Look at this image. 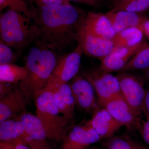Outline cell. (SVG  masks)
Listing matches in <instances>:
<instances>
[{
  "instance_id": "cell-1",
  "label": "cell",
  "mask_w": 149,
  "mask_h": 149,
  "mask_svg": "<svg viewBox=\"0 0 149 149\" xmlns=\"http://www.w3.org/2000/svg\"><path fill=\"white\" fill-rule=\"evenodd\" d=\"M31 3L38 29L34 42L37 46L61 52L77 42L84 10L70 3L41 6Z\"/></svg>"
},
{
  "instance_id": "cell-2",
  "label": "cell",
  "mask_w": 149,
  "mask_h": 149,
  "mask_svg": "<svg viewBox=\"0 0 149 149\" xmlns=\"http://www.w3.org/2000/svg\"><path fill=\"white\" fill-rule=\"evenodd\" d=\"M1 40L21 54L32 42L38 34L32 4L24 0H13L1 15Z\"/></svg>"
},
{
  "instance_id": "cell-3",
  "label": "cell",
  "mask_w": 149,
  "mask_h": 149,
  "mask_svg": "<svg viewBox=\"0 0 149 149\" xmlns=\"http://www.w3.org/2000/svg\"><path fill=\"white\" fill-rule=\"evenodd\" d=\"M58 61L54 52L37 46L30 49L26 60V79L19 84L28 104L34 101L45 91L48 81Z\"/></svg>"
},
{
  "instance_id": "cell-4",
  "label": "cell",
  "mask_w": 149,
  "mask_h": 149,
  "mask_svg": "<svg viewBox=\"0 0 149 149\" xmlns=\"http://www.w3.org/2000/svg\"><path fill=\"white\" fill-rule=\"evenodd\" d=\"M36 114L45 128L47 139L56 142H63L70 129L72 120L60 113L54 101L53 94L45 91L35 101Z\"/></svg>"
},
{
  "instance_id": "cell-5",
  "label": "cell",
  "mask_w": 149,
  "mask_h": 149,
  "mask_svg": "<svg viewBox=\"0 0 149 149\" xmlns=\"http://www.w3.org/2000/svg\"><path fill=\"white\" fill-rule=\"evenodd\" d=\"M83 53L82 48L77 45L74 51L61 57L51 75L45 91L53 94L62 85L73 79L79 71Z\"/></svg>"
},
{
  "instance_id": "cell-6",
  "label": "cell",
  "mask_w": 149,
  "mask_h": 149,
  "mask_svg": "<svg viewBox=\"0 0 149 149\" xmlns=\"http://www.w3.org/2000/svg\"><path fill=\"white\" fill-rule=\"evenodd\" d=\"M116 76L123 98L136 114L141 116L143 113L146 93L143 77L129 72H121Z\"/></svg>"
},
{
  "instance_id": "cell-7",
  "label": "cell",
  "mask_w": 149,
  "mask_h": 149,
  "mask_svg": "<svg viewBox=\"0 0 149 149\" xmlns=\"http://www.w3.org/2000/svg\"><path fill=\"white\" fill-rule=\"evenodd\" d=\"M83 75L93 85L102 107L112 99L122 96L116 76L104 72L100 67L85 72Z\"/></svg>"
},
{
  "instance_id": "cell-8",
  "label": "cell",
  "mask_w": 149,
  "mask_h": 149,
  "mask_svg": "<svg viewBox=\"0 0 149 149\" xmlns=\"http://www.w3.org/2000/svg\"><path fill=\"white\" fill-rule=\"evenodd\" d=\"M80 22L81 29L101 39L112 40L116 35L105 14L85 11L81 15Z\"/></svg>"
},
{
  "instance_id": "cell-9",
  "label": "cell",
  "mask_w": 149,
  "mask_h": 149,
  "mask_svg": "<svg viewBox=\"0 0 149 149\" xmlns=\"http://www.w3.org/2000/svg\"><path fill=\"white\" fill-rule=\"evenodd\" d=\"M70 85L79 109L87 113L95 112L98 109L95 91L83 75H76Z\"/></svg>"
},
{
  "instance_id": "cell-10",
  "label": "cell",
  "mask_w": 149,
  "mask_h": 149,
  "mask_svg": "<svg viewBox=\"0 0 149 149\" xmlns=\"http://www.w3.org/2000/svg\"><path fill=\"white\" fill-rule=\"evenodd\" d=\"M103 108L105 109L118 122L128 130L139 129L141 123V116L136 114L122 95L109 101Z\"/></svg>"
},
{
  "instance_id": "cell-11",
  "label": "cell",
  "mask_w": 149,
  "mask_h": 149,
  "mask_svg": "<svg viewBox=\"0 0 149 149\" xmlns=\"http://www.w3.org/2000/svg\"><path fill=\"white\" fill-rule=\"evenodd\" d=\"M26 96L18 85L0 98V123L26 111Z\"/></svg>"
},
{
  "instance_id": "cell-12",
  "label": "cell",
  "mask_w": 149,
  "mask_h": 149,
  "mask_svg": "<svg viewBox=\"0 0 149 149\" xmlns=\"http://www.w3.org/2000/svg\"><path fill=\"white\" fill-rule=\"evenodd\" d=\"M89 121L73 126L63 141V147L69 149H86L102 140Z\"/></svg>"
},
{
  "instance_id": "cell-13",
  "label": "cell",
  "mask_w": 149,
  "mask_h": 149,
  "mask_svg": "<svg viewBox=\"0 0 149 149\" xmlns=\"http://www.w3.org/2000/svg\"><path fill=\"white\" fill-rule=\"evenodd\" d=\"M147 43L143 41L130 47H114L110 53L100 60V68L107 73L120 71L136 52Z\"/></svg>"
},
{
  "instance_id": "cell-14",
  "label": "cell",
  "mask_w": 149,
  "mask_h": 149,
  "mask_svg": "<svg viewBox=\"0 0 149 149\" xmlns=\"http://www.w3.org/2000/svg\"><path fill=\"white\" fill-rule=\"evenodd\" d=\"M77 42L82 48L83 53L99 60L110 53L115 47L111 40L101 39L80 28L77 36Z\"/></svg>"
},
{
  "instance_id": "cell-15",
  "label": "cell",
  "mask_w": 149,
  "mask_h": 149,
  "mask_svg": "<svg viewBox=\"0 0 149 149\" xmlns=\"http://www.w3.org/2000/svg\"><path fill=\"white\" fill-rule=\"evenodd\" d=\"M89 121L102 139H108L113 137L115 133L123 126L103 107L96 111L92 119Z\"/></svg>"
},
{
  "instance_id": "cell-16",
  "label": "cell",
  "mask_w": 149,
  "mask_h": 149,
  "mask_svg": "<svg viewBox=\"0 0 149 149\" xmlns=\"http://www.w3.org/2000/svg\"><path fill=\"white\" fill-rule=\"evenodd\" d=\"M105 15L116 33L134 27L143 30V24L148 19L140 13L125 10L109 11Z\"/></svg>"
},
{
  "instance_id": "cell-17",
  "label": "cell",
  "mask_w": 149,
  "mask_h": 149,
  "mask_svg": "<svg viewBox=\"0 0 149 149\" xmlns=\"http://www.w3.org/2000/svg\"><path fill=\"white\" fill-rule=\"evenodd\" d=\"M53 98L60 113L73 120L76 103L70 85L67 83L62 85L53 93Z\"/></svg>"
},
{
  "instance_id": "cell-18",
  "label": "cell",
  "mask_w": 149,
  "mask_h": 149,
  "mask_svg": "<svg viewBox=\"0 0 149 149\" xmlns=\"http://www.w3.org/2000/svg\"><path fill=\"white\" fill-rule=\"evenodd\" d=\"M19 117L24 125V138L26 142L29 139H47V134L42 123L37 116L25 111L19 114Z\"/></svg>"
},
{
  "instance_id": "cell-19",
  "label": "cell",
  "mask_w": 149,
  "mask_h": 149,
  "mask_svg": "<svg viewBox=\"0 0 149 149\" xmlns=\"http://www.w3.org/2000/svg\"><path fill=\"white\" fill-rule=\"evenodd\" d=\"M24 128L18 116L0 123V141H8L24 138Z\"/></svg>"
},
{
  "instance_id": "cell-20",
  "label": "cell",
  "mask_w": 149,
  "mask_h": 149,
  "mask_svg": "<svg viewBox=\"0 0 149 149\" xmlns=\"http://www.w3.org/2000/svg\"><path fill=\"white\" fill-rule=\"evenodd\" d=\"M144 33L138 28H130L116 33L111 40L115 47H130L143 41Z\"/></svg>"
},
{
  "instance_id": "cell-21",
  "label": "cell",
  "mask_w": 149,
  "mask_h": 149,
  "mask_svg": "<svg viewBox=\"0 0 149 149\" xmlns=\"http://www.w3.org/2000/svg\"><path fill=\"white\" fill-rule=\"evenodd\" d=\"M27 74L26 66L14 63L0 65V82L18 85L26 79Z\"/></svg>"
},
{
  "instance_id": "cell-22",
  "label": "cell",
  "mask_w": 149,
  "mask_h": 149,
  "mask_svg": "<svg viewBox=\"0 0 149 149\" xmlns=\"http://www.w3.org/2000/svg\"><path fill=\"white\" fill-rule=\"evenodd\" d=\"M149 68V43H147L134 55L120 72H131Z\"/></svg>"
},
{
  "instance_id": "cell-23",
  "label": "cell",
  "mask_w": 149,
  "mask_h": 149,
  "mask_svg": "<svg viewBox=\"0 0 149 149\" xmlns=\"http://www.w3.org/2000/svg\"><path fill=\"white\" fill-rule=\"evenodd\" d=\"M103 146L106 149H146L126 136H113L108 139Z\"/></svg>"
},
{
  "instance_id": "cell-24",
  "label": "cell",
  "mask_w": 149,
  "mask_h": 149,
  "mask_svg": "<svg viewBox=\"0 0 149 149\" xmlns=\"http://www.w3.org/2000/svg\"><path fill=\"white\" fill-rule=\"evenodd\" d=\"M149 9V0H125L111 6V12L125 10L140 13Z\"/></svg>"
},
{
  "instance_id": "cell-25",
  "label": "cell",
  "mask_w": 149,
  "mask_h": 149,
  "mask_svg": "<svg viewBox=\"0 0 149 149\" xmlns=\"http://www.w3.org/2000/svg\"><path fill=\"white\" fill-rule=\"evenodd\" d=\"M7 45L2 40L0 41V65L13 63L20 54L17 51Z\"/></svg>"
},
{
  "instance_id": "cell-26",
  "label": "cell",
  "mask_w": 149,
  "mask_h": 149,
  "mask_svg": "<svg viewBox=\"0 0 149 149\" xmlns=\"http://www.w3.org/2000/svg\"><path fill=\"white\" fill-rule=\"evenodd\" d=\"M27 144V143L22 139L0 141V149H29Z\"/></svg>"
},
{
  "instance_id": "cell-27",
  "label": "cell",
  "mask_w": 149,
  "mask_h": 149,
  "mask_svg": "<svg viewBox=\"0 0 149 149\" xmlns=\"http://www.w3.org/2000/svg\"><path fill=\"white\" fill-rule=\"evenodd\" d=\"M29 149H53L48 143L47 139L34 140L29 139L27 141Z\"/></svg>"
},
{
  "instance_id": "cell-28",
  "label": "cell",
  "mask_w": 149,
  "mask_h": 149,
  "mask_svg": "<svg viewBox=\"0 0 149 149\" xmlns=\"http://www.w3.org/2000/svg\"><path fill=\"white\" fill-rule=\"evenodd\" d=\"M30 3L37 6H46L54 5L63 4L69 3L66 0H28Z\"/></svg>"
},
{
  "instance_id": "cell-29",
  "label": "cell",
  "mask_w": 149,
  "mask_h": 149,
  "mask_svg": "<svg viewBox=\"0 0 149 149\" xmlns=\"http://www.w3.org/2000/svg\"><path fill=\"white\" fill-rule=\"evenodd\" d=\"M139 129L144 141L149 146V119L141 121Z\"/></svg>"
},
{
  "instance_id": "cell-30",
  "label": "cell",
  "mask_w": 149,
  "mask_h": 149,
  "mask_svg": "<svg viewBox=\"0 0 149 149\" xmlns=\"http://www.w3.org/2000/svg\"><path fill=\"white\" fill-rule=\"evenodd\" d=\"M90 6L95 8H99L107 3L106 0H66Z\"/></svg>"
},
{
  "instance_id": "cell-31",
  "label": "cell",
  "mask_w": 149,
  "mask_h": 149,
  "mask_svg": "<svg viewBox=\"0 0 149 149\" xmlns=\"http://www.w3.org/2000/svg\"><path fill=\"white\" fill-rule=\"evenodd\" d=\"M18 85L6 82H0V98L3 97L9 91Z\"/></svg>"
},
{
  "instance_id": "cell-32",
  "label": "cell",
  "mask_w": 149,
  "mask_h": 149,
  "mask_svg": "<svg viewBox=\"0 0 149 149\" xmlns=\"http://www.w3.org/2000/svg\"><path fill=\"white\" fill-rule=\"evenodd\" d=\"M143 113L146 116V119H149V84L146 88V96L144 100Z\"/></svg>"
},
{
  "instance_id": "cell-33",
  "label": "cell",
  "mask_w": 149,
  "mask_h": 149,
  "mask_svg": "<svg viewBox=\"0 0 149 149\" xmlns=\"http://www.w3.org/2000/svg\"><path fill=\"white\" fill-rule=\"evenodd\" d=\"M13 0H0V10L1 12L5 8L8 7Z\"/></svg>"
},
{
  "instance_id": "cell-34",
  "label": "cell",
  "mask_w": 149,
  "mask_h": 149,
  "mask_svg": "<svg viewBox=\"0 0 149 149\" xmlns=\"http://www.w3.org/2000/svg\"><path fill=\"white\" fill-rule=\"evenodd\" d=\"M143 30L144 35L149 39V19H147L143 26Z\"/></svg>"
},
{
  "instance_id": "cell-35",
  "label": "cell",
  "mask_w": 149,
  "mask_h": 149,
  "mask_svg": "<svg viewBox=\"0 0 149 149\" xmlns=\"http://www.w3.org/2000/svg\"><path fill=\"white\" fill-rule=\"evenodd\" d=\"M144 72L143 78L145 82L147 84H149V68L145 71H143Z\"/></svg>"
},
{
  "instance_id": "cell-36",
  "label": "cell",
  "mask_w": 149,
  "mask_h": 149,
  "mask_svg": "<svg viewBox=\"0 0 149 149\" xmlns=\"http://www.w3.org/2000/svg\"><path fill=\"white\" fill-rule=\"evenodd\" d=\"M106 1L107 3L111 4V6L112 5L121 2L125 1V0H106Z\"/></svg>"
},
{
  "instance_id": "cell-37",
  "label": "cell",
  "mask_w": 149,
  "mask_h": 149,
  "mask_svg": "<svg viewBox=\"0 0 149 149\" xmlns=\"http://www.w3.org/2000/svg\"><path fill=\"white\" fill-rule=\"evenodd\" d=\"M86 149H100L99 148H97V147H89L88 148Z\"/></svg>"
},
{
  "instance_id": "cell-38",
  "label": "cell",
  "mask_w": 149,
  "mask_h": 149,
  "mask_svg": "<svg viewBox=\"0 0 149 149\" xmlns=\"http://www.w3.org/2000/svg\"><path fill=\"white\" fill-rule=\"evenodd\" d=\"M61 149H69L67 148H65V147H63Z\"/></svg>"
},
{
  "instance_id": "cell-39",
  "label": "cell",
  "mask_w": 149,
  "mask_h": 149,
  "mask_svg": "<svg viewBox=\"0 0 149 149\" xmlns=\"http://www.w3.org/2000/svg\"><path fill=\"white\" fill-rule=\"evenodd\" d=\"M148 10H149V9Z\"/></svg>"
}]
</instances>
